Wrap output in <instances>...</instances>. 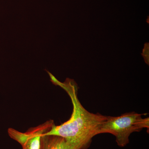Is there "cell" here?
<instances>
[{
  "mask_svg": "<svg viewBox=\"0 0 149 149\" xmlns=\"http://www.w3.org/2000/svg\"><path fill=\"white\" fill-rule=\"evenodd\" d=\"M143 115L132 112L116 117L107 116L100 128V134H112L115 136L118 146L125 147L129 143L131 133L139 132L144 128L149 129V118H143Z\"/></svg>",
  "mask_w": 149,
  "mask_h": 149,
  "instance_id": "cell-2",
  "label": "cell"
},
{
  "mask_svg": "<svg viewBox=\"0 0 149 149\" xmlns=\"http://www.w3.org/2000/svg\"><path fill=\"white\" fill-rule=\"evenodd\" d=\"M141 55L144 58V61L147 65H149V43L146 42L144 45Z\"/></svg>",
  "mask_w": 149,
  "mask_h": 149,
  "instance_id": "cell-5",
  "label": "cell"
},
{
  "mask_svg": "<svg viewBox=\"0 0 149 149\" xmlns=\"http://www.w3.org/2000/svg\"><path fill=\"white\" fill-rule=\"evenodd\" d=\"M55 125L54 120H49L36 127L29 128L24 133L12 128H8V132L12 139L20 144L22 149H40L41 136L49 132Z\"/></svg>",
  "mask_w": 149,
  "mask_h": 149,
  "instance_id": "cell-3",
  "label": "cell"
},
{
  "mask_svg": "<svg viewBox=\"0 0 149 149\" xmlns=\"http://www.w3.org/2000/svg\"><path fill=\"white\" fill-rule=\"evenodd\" d=\"M40 149H73L66 140L58 136L46 135L41 136Z\"/></svg>",
  "mask_w": 149,
  "mask_h": 149,
  "instance_id": "cell-4",
  "label": "cell"
},
{
  "mask_svg": "<svg viewBox=\"0 0 149 149\" xmlns=\"http://www.w3.org/2000/svg\"><path fill=\"white\" fill-rule=\"evenodd\" d=\"M47 72L53 84L59 86L68 94L73 110L69 120L59 125H55L45 134L64 138L73 149H88L93 137L100 134V128L107 116L92 113L85 109L78 99V85L74 80L67 78L62 83L50 72Z\"/></svg>",
  "mask_w": 149,
  "mask_h": 149,
  "instance_id": "cell-1",
  "label": "cell"
}]
</instances>
